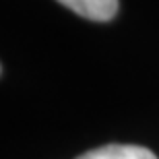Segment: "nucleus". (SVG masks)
<instances>
[{
	"label": "nucleus",
	"instance_id": "1",
	"mask_svg": "<svg viewBox=\"0 0 159 159\" xmlns=\"http://www.w3.org/2000/svg\"><path fill=\"white\" fill-rule=\"evenodd\" d=\"M60 4L89 21H112L118 15V0H58Z\"/></svg>",
	"mask_w": 159,
	"mask_h": 159
},
{
	"label": "nucleus",
	"instance_id": "2",
	"mask_svg": "<svg viewBox=\"0 0 159 159\" xmlns=\"http://www.w3.org/2000/svg\"><path fill=\"white\" fill-rule=\"evenodd\" d=\"M77 159H157L153 151L139 145H103L79 155Z\"/></svg>",
	"mask_w": 159,
	"mask_h": 159
}]
</instances>
